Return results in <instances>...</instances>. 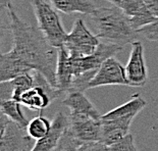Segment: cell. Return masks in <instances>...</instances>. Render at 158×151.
<instances>
[{"label":"cell","mask_w":158,"mask_h":151,"mask_svg":"<svg viewBox=\"0 0 158 151\" xmlns=\"http://www.w3.org/2000/svg\"><path fill=\"white\" fill-rule=\"evenodd\" d=\"M10 19L13 46L11 51L23 60L34 70H38L56 88V69L58 60V48L49 44L38 28L30 25L18 15L10 4L7 7Z\"/></svg>","instance_id":"obj_1"},{"label":"cell","mask_w":158,"mask_h":151,"mask_svg":"<svg viewBox=\"0 0 158 151\" xmlns=\"http://www.w3.org/2000/svg\"><path fill=\"white\" fill-rule=\"evenodd\" d=\"M91 16L96 26L97 36L104 41L123 47L132 44L140 36L118 6L96 8Z\"/></svg>","instance_id":"obj_2"},{"label":"cell","mask_w":158,"mask_h":151,"mask_svg":"<svg viewBox=\"0 0 158 151\" xmlns=\"http://www.w3.org/2000/svg\"><path fill=\"white\" fill-rule=\"evenodd\" d=\"M38 29L50 45L59 48L64 45L68 33L63 29L57 9L49 0H31Z\"/></svg>","instance_id":"obj_3"},{"label":"cell","mask_w":158,"mask_h":151,"mask_svg":"<svg viewBox=\"0 0 158 151\" xmlns=\"http://www.w3.org/2000/svg\"><path fill=\"white\" fill-rule=\"evenodd\" d=\"M33 75L35 79L34 86L23 93L19 102L30 109L41 111L47 108L52 101L59 98L64 92L51 85L38 70H33Z\"/></svg>","instance_id":"obj_4"},{"label":"cell","mask_w":158,"mask_h":151,"mask_svg":"<svg viewBox=\"0 0 158 151\" xmlns=\"http://www.w3.org/2000/svg\"><path fill=\"white\" fill-rule=\"evenodd\" d=\"M99 44L98 36L91 33L84 19H78L73 23L72 31L68 33L64 46L73 56H87L95 52Z\"/></svg>","instance_id":"obj_5"},{"label":"cell","mask_w":158,"mask_h":151,"mask_svg":"<svg viewBox=\"0 0 158 151\" xmlns=\"http://www.w3.org/2000/svg\"><path fill=\"white\" fill-rule=\"evenodd\" d=\"M123 47L111 42L103 41L96 48L95 52L87 56H73L70 54L73 79L82 73L92 69H99V66L109 57L115 56L123 50Z\"/></svg>","instance_id":"obj_6"},{"label":"cell","mask_w":158,"mask_h":151,"mask_svg":"<svg viewBox=\"0 0 158 151\" xmlns=\"http://www.w3.org/2000/svg\"><path fill=\"white\" fill-rule=\"evenodd\" d=\"M109 85L129 86L126 66H123L114 56L106 59L99 66L95 76L89 83L88 89H94L97 87Z\"/></svg>","instance_id":"obj_7"},{"label":"cell","mask_w":158,"mask_h":151,"mask_svg":"<svg viewBox=\"0 0 158 151\" xmlns=\"http://www.w3.org/2000/svg\"><path fill=\"white\" fill-rule=\"evenodd\" d=\"M101 120L81 115V113L70 112L69 131L77 140L81 142H93L100 141L101 136Z\"/></svg>","instance_id":"obj_8"},{"label":"cell","mask_w":158,"mask_h":151,"mask_svg":"<svg viewBox=\"0 0 158 151\" xmlns=\"http://www.w3.org/2000/svg\"><path fill=\"white\" fill-rule=\"evenodd\" d=\"M35 139L15 122L9 120L5 129L0 132V151H31Z\"/></svg>","instance_id":"obj_9"},{"label":"cell","mask_w":158,"mask_h":151,"mask_svg":"<svg viewBox=\"0 0 158 151\" xmlns=\"http://www.w3.org/2000/svg\"><path fill=\"white\" fill-rule=\"evenodd\" d=\"M129 86L143 87L148 80V69L142 42L136 40L132 43L129 61L126 65Z\"/></svg>","instance_id":"obj_10"},{"label":"cell","mask_w":158,"mask_h":151,"mask_svg":"<svg viewBox=\"0 0 158 151\" xmlns=\"http://www.w3.org/2000/svg\"><path fill=\"white\" fill-rule=\"evenodd\" d=\"M69 117L65 116L61 111H58L52 120V127L49 133L43 138L36 141L34 147L31 151H53L58 146L60 139L68 129Z\"/></svg>","instance_id":"obj_11"},{"label":"cell","mask_w":158,"mask_h":151,"mask_svg":"<svg viewBox=\"0 0 158 151\" xmlns=\"http://www.w3.org/2000/svg\"><path fill=\"white\" fill-rule=\"evenodd\" d=\"M147 105L146 100L140 94H134L129 101L123 105L115 107L101 116L102 120H114L127 125H132L133 120L136 115Z\"/></svg>","instance_id":"obj_12"},{"label":"cell","mask_w":158,"mask_h":151,"mask_svg":"<svg viewBox=\"0 0 158 151\" xmlns=\"http://www.w3.org/2000/svg\"><path fill=\"white\" fill-rule=\"evenodd\" d=\"M31 66L18 57L11 50L0 56V82L10 81L25 73L33 72Z\"/></svg>","instance_id":"obj_13"},{"label":"cell","mask_w":158,"mask_h":151,"mask_svg":"<svg viewBox=\"0 0 158 151\" xmlns=\"http://www.w3.org/2000/svg\"><path fill=\"white\" fill-rule=\"evenodd\" d=\"M62 100V105H65L70 109V112L87 115L97 120H101V115L96 106L85 95L83 91H70Z\"/></svg>","instance_id":"obj_14"},{"label":"cell","mask_w":158,"mask_h":151,"mask_svg":"<svg viewBox=\"0 0 158 151\" xmlns=\"http://www.w3.org/2000/svg\"><path fill=\"white\" fill-rule=\"evenodd\" d=\"M73 80V73L72 68V59L69 51L63 45L58 48V60L56 69V81L57 87L66 93L69 91Z\"/></svg>","instance_id":"obj_15"},{"label":"cell","mask_w":158,"mask_h":151,"mask_svg":"<svg viewBox=\"0 0 158 151\" xmlns=\"http://www.w3.org/2000/svg\"><path fill=\"white\" fill-rule=\"evenodd\" d=\"M101 136L100 142L107 146H111L117 141L123 139L130 133L131 126L126 125L114 120H102L101 119Z\"/></svg>","instance_id":"obj_16"},{"label":"cell","mask_w":158,"mask_h":151,"mask_svg":"<svg viewBox=\"0 0 158 151\" xmlns=\"http://www.w3.org/2000/svg\"><path fill=\"white\" fill-rule=\"evenodd\" d=\"M49 1L57 10L66 15L79 12L91 15L97 8L91 0H49Z\"/></svg>","instance_id":"obj_17"},{"label":"cell","mask_w":158,"mask_h":151,"mask_svg":"<svg viewBox=\"0 0 158 151\" xmlns=\"http://www.w3.org/2000/svg\"><path fill=\"white\" fill-rule=\"evenodd\" d=\"M22 105L23 104L21 102L15 101L13 99L1 100L0 108H1V112L7 115L9 120L15 122L21 128L27 129L30 122L26 119L25 115H23Z\"/></svg>","instance_id":"obj_18"},{"label":"cell","mask_w":158,"mask_h":151,"mask_svg":"<svg viewBox=\"0 0 158 151\" xmlns=\"http://www.w3.org/2000/svg\"><path fill=\"white\" fill-rule=\"evenodd\" d=\"M51 127H52V122H50L45 116L39 115L35 117V119H33L29 123L28 128H27V132H28V134L32 138L38 140L46 136L49 133Z\"/></svg>","instance_id":"obj_19"},{"label":"cell","mask_w":158,"mask_h":151,"mask_svg":"<svg viewBox=\"0 0 158 151\" xmlns=\"http://www.w3.org/2000/svg\"><path fill=\"white\" fill-rule=\"evenodd\" d=\"M11 82L13 85L12 99L19 102L23 93L25 92L26 90H28L31 88V87L34 86L35 79H34V75H33V72H31V73H25V75H22L18 77V78L11 80Z\"/></svg>","instance_id":"obj_20"},{"label":"cell","mask_w":158,"mask_h":151,"mask_svg":"<svg viewBox=\"0 0 158 151\" xmlns=\"http://www.w3.org/2000/svg\"><path fill=\"white\" fill-rule=\"evenodd\" d=\"M156 19L157 18L154 15V13L147 7V5L138 13V15L133 16V18H129L131 25H132V27L136 31H138V30L141 28H143V27L149 25L151 23H153Z\"/></svg>","instance_id":"obj_21"},{"label":"cell","mask_w":158,"mask_h":151,"mask_svg":"<svg viewBox=\"0 0 158 151\" xmlns=\"http://www.w3.org/2000/svg\"><path fill=\"white\" fill-rule=\"evenodd\" d=\"M146 4L144 0H122L118 7L123 11L127 18H133L138 15Z\"/></svg>","instance_id":"obj_22"},{"label":"cell","mask_w":158,"mask_h":151,"mask_svg":"<svg viewBox=\"0 0 158 151\" xmlns=\"http://www.w3.org/2000/svg\"><path fill=\"white\" fill-rule=\"evenodd\" d=\"M110 151H138L134 142V137L131 133L126 135L123 139L109 146Z\"/></svg>","instance_id":"obj_23"},{"label":"cell","mask_w":158,"mask_h":151,"mask_svg":"<svg viewBox=\"0 0 158 151\" xmlns=\"http://www.w3.org/2000/svg\"><path fill=\"white\" fill-rule=\"evenodd\" d=\"M138 34L145 37L147 40L158 42V18L153 23L138 30Z\"/></svg>","instance_id":"obj_24"},{"label":"cell","mask_w":158,"mask_h":151,"mask_svg":"<svg viewBox=\"0 0 158 151\" xmlns=\"http://www.w3.org/2000/svg\"><path fill=\"white\" fill-rule=\"evenodd\" d=\"M78 151H110V149L109 146L100 141H93V142H83L79 146Z\"/></svg>","instance_id":"obj_25"},{"label":"cell","mask_w":158,"mask_h":151,"mask_svg":"<svg viewBox=\"0 0 158 151\" xmlns=\"http://www.w3.org/2000/svg\"><path fill=\"white\" fill-rule=\"evenodd\" d=\"M13 96V85L11 80L0 83V99L9 100Z\"/></svg>","instance_id":"obj_26"},{"label":"cell","mask_w":158,"mask_h":151,"mask_svg":"<svg viewBox=\"0 0 158 151\" xmlns=\"http://www.w3.org/2000/svg\"><path fill=\"white\" fill-rule=\"evenodd\" d=\"M147 7L154 13V15L158 18V0H144Z\"/></svg>","instance_id":"obj_27"},{"label":"cell","mask_w":158,"mask_h":151,"mask_svg":"<svg viewBox=\"0 0 158 151\" xmlns=\"http://www.w3.org/2000/svg\"><path fill=\"white\" fill-rule=\"evenodd\" d=\"M12 0H0V7L4 8V7H8L9 5L11 4Z\"/></svg>","instance_id":"obj_28"},{"label":"cell","mask_w":158,"mask_h":151,"mask_svg":"<svg viewBox=\"0 0 158 151\" xmlns=\"http://www.w3.org/2000/svg\"><path fill=\"white\" fill-rule=\"evenodd\" d=\"M109 2H111L113 5H115V6H119L120 4V2H122V0H108Z\"/></svg>","instance_id":"obj_29"}]
</instances>
